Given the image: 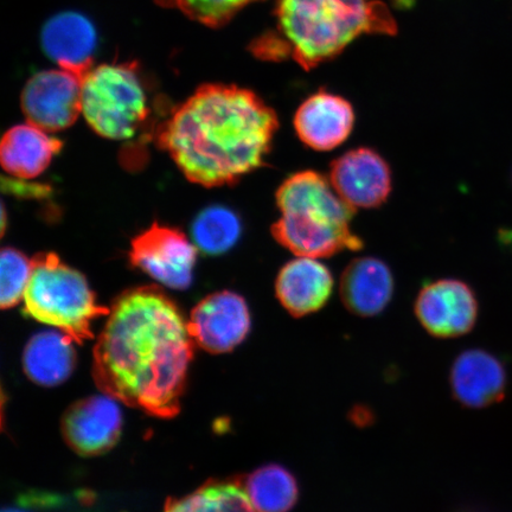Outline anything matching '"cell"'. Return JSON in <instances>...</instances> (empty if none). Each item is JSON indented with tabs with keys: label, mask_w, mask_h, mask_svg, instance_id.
Wrapping results in <instances>:
<instances>
[{
	"label": "cell",
	"mask_w": 512,
	"mask_h": 512,
	"mask_svg": "<svg viewBox=\"0 0 512 512\" xmlns=\"http://www.w3.org/2000/svg\"><path fill=\"white\" fill-rule=\"evenodd\" d=\"M194 354L177 305L157 286L121 294L94 348L98 387L127 406L158 418L179 412Z\"/></svg>",
	"instance_id": "6da1fadb"
},
{
	"label": "cell",
	"mask_w": 512,
	"mask_h": 512,
	"mask_svg": "<svg viewBox=\"0 0 512 512\" xmlns=\"http://www.w3.org/2000/svg\"><path fill=\"white\" fill-rule=\"evenodd\" d=\"M279 119L248 89L206 85L160 126L157 143L190 182L224 187L265 165Z\"/></svg>",
	"instance_id": "7a4b0ae2"
},
{
	"label": "cell",
	"mask_w": 512,
	"mask_h": 512,
	"mask_svg": "<svg viewBox=\"0 0 512 512\" xmlns=\"http://www.w3.org/2000/svg\"><path fill=\"white\" fill-rule=\"evenodd\" d=\"M275 203L280 216L272 226L273 238L296 256L324 259L364 246L351 226L356 210L318 171L288 176L275 192Z\"/></svg>",
	"instance_id": "3957f363"
},
{
	"label": "cell",
	"mask_w": 512,
	"mask_h": 512,
	"mask_svg": "<svg viewBox=\"0 0 512 512\" xmlns=\"http://www.w3.org/2000/svg\"><path fill=\"white\" fill-rule=\"evenodd\" d=\"M279 30L290 54L309 70L332 59L363 34H395L386 5L377 0H278Z\"/></svg>",
	"instance_id": "277c9868"
},
{
	"label": "cell",
	"mask_w": 512,
	"mask_h": 512,
	"mask_svg": "<svg viewBox=\"0 0 512 512\" xmlns=\"http://www.w3.org/2000/svg\"><path fill=\"white\" fill-rule=\"evenodd\" d=\"M31 261V278L23 299L28 316L54 326L74 342L93 338V320L110 315L111 310L96 302L83 274L63 264L54 253L38 254Z\"/></svg>",
	"instance_id": "5b68a950"
},
{
	"label": "cell",
	"mask_w": 512,
	"mask_h": 512,
	"mask_svg": "<svg viewBox=\"0 0 512 512\" xmlns=\"http://www.w3.org/2000/svg\"><path fill=\"white\" fill-rule=\"evenodd\" d=\"M82 115L99 136L128 140L149 115L142 81L132 64H101L82 78Z\"/></svg>",
	"instance_id": "8992f818"
},
{
	"label": "cell",
	"mask_w": 512,
	"mask_h": 512,
	"mask_svg": "<svg viewBox=\"0 0 512 512\" xmlns=\"http://www.w3.org/2000/svg\"><path fill=\"white\" fill-rule=\"evenodd\" d=\"M196 260V246L175 228L155 223L132 241V266L172 290H187L191 286Z\"/></svg>",
	"instance_id": "52a82bcc"
},
{
	"label": "cell",
	"mask_w": 512,
	"mask_h": 512,
	"mask_svg": "<svg viewBox=\"0 0 512 512\" xmlns=\"http://www.w3.org/2000/svg\"><path fill=\"white\" fill-rule=\"evenodd\" d=\"M82 78L66 69L44 70L25 85L21 105L29 124L48 133L67 130L82 114Z\"/></svg>",
	"instance_id": "ba28073f"
},
{
	"label": "cell",
	"mask_w": 512,
	"mask_h": 512,
	"mask_svg": "<svg viewBox=\"0 0 512 512\" xmlns=\"http://www.w3.org/2000/svg\"><path fill=\"white\" fill-rule=\"evenodd\" d=\"M329 181L352 209H376L393 191V172L386 159L370 147H357L332 160Z\"/></svg>",
	"instance_id": "9c48e42d"
},
{
	"label": "cell",
	"mask_w": 512,
	"mask_h": 512,
	"mask_svg": "<svg viewBox=\"0 0 512 512\" xmlns=\"http://www.w3.org/2000/svg\"><path fill=\"white\" fill-rule=\"evenodd\" d=\"M414 310L428 334L437 338H456L475 328L478 300L464 281L440 279L421 288Z\"/></svg>",
	"instance_id": "30bf717a"
},
{
	"label": "cell",
	"mask_w": 512,
	"mask_h": 512,
	"mask_svg": "<svg viewBox=\"0 0 512 512\" xmlns=\"http://www.w3.org/2000/svg\"><path fill=\"white\" fill-rule=\"evenodd\" d=\"M188 328L202 349L223 354L238 347L251 332V311L238 293L210 294L192 310Z\"/></svg>",
	"instance_id": "8fae6325"
},
{
	"label": "cell",
	"mask_w": 512,
	"mask_h": 512,
	"mask_svg": "<svg viewBox=\"0 0 512 512\" xmlns=\"http://www.w3.org/2000/svg\"><path fill=\"white\" fill-rule=\"evenodd\" d=\"M123 428V414L117 399L96 395L70 406L62 419L64 440L81 456L105 453L117 444Z\"/></svg>",
	"instance_id": "7c38bea8"
},
{
	"label": "cell",
	"mask_w": 512,
	"mask_h": 512,
	"mask_svg": "<svg viewBox=\"0 0 512 512\" xmlns=\"http://www.w3.org/2000/svg\"><path fill=\"white\" fill-rule=\"evenodd\" d=\"M355 123L356 114L350 102L325 91L309 96L293 119L300 142L317 152H329L347 142Z\"/></svg>",
	"instance_id": "4fadbf2b"
},
{
	"label": "cell",
	"mask_w": 512,
	"mask_h": 512,
	"mask_svg": "<svg viewBox=\"0 0 512 512\" xmlns=\"http://www.w3.org/2000/svg\"><path fill=\"white\" fill-rule=\"evenodd\" d=\"M450 384L454 399L467 408H486L504 399L508 374L491 352L470 349L453 362Z\"/></svg>",
	"instance_id": "5bb4252c"
},
{
	"label": "cell",
	"mask_w": 512,
	"mask_h": 512,
	"mask_svg": "<svg viewBox=\"0 0 512 512\" xmlns=\"http://www.w3.org/2000/svg\"><path fill=\"white\" fill-rule=\"evenodd\" d=\"M335 280L319 259L297 256L288 261L275 279V296L294 318H303L328 304Z\"/></svg>",
	"instance_id": "9a60e30c"
},
{
	"label": "cell",
	"mask_w": 512,
	"mask_h": 512,
	"mask_svg": "<svg viewBox=\"0 0 512 512\" xmlns=\"http://www.w3.org/2000/svg\"><path fill=\"white\" fill-rule=\"evenodd\" d=\"M394 275L390 267L375 256H363L345 268L339 292L348 311L356 316H379L392 302Z\"/></svg>",
	"instance_id": "2e32d148"
},
{
	"label": "cell",
	"mask_w": 512,
	"mask_h": 512,
	"mask_svg": "<svg viewBox=\"0 0 512 512\" xmlns=\"http://www.w3.org/2000/svg\"><path fill=\"white\" fill-rule=\"evenodd\" d=\"M42 46L57 66L83 78L93 68L96 31L78 12H62L44 25Z\"/></svg>",
	"instance_id": "e0dca14e"
},
{
	"label": "cell",
	"mask_w": 512,
	"mask_h": 512,
	"mask_svg": "<svg viewBox=\"0 0 512 512\" xmlns=\"http://www.w3.org/2000/svg\"><path fill=\"white\" fill-rule=\"evenodd\" d=\"M62 142L31 124L17 125L4 134L0 160L9 175L19 179L41 176L62 149Z\"/></svg>",
	"instance_id": "ac0fdd59"
},
{
	"label": "cell",
	"mask_w": 512,
	"mask_h": 512,
	"mask_svg": "<svg viewBox=\"0 0 512 512\" xmlns=\"http://www.w3.org/2000/svg\"><path fill=\"white\" fill-rule=\"evenodd\" d=\"M73 339L62 331H43L24 349L23 368L29 380L42 387H56L73 374L76 354Z\"/></svg>",
	"instance_id": "d6986e66"
},
{
	"label": "cell",
	"mask_w": 512,
	"mask_h": 512,
	"mask_svg": "<svg viewBox=\"0 0 512 512\" xmlns=\"http://www.w3.org/2000/svg\"><path fill=\"white\" fill-rule=\"evenodd\" d=\"M247 495L260 512H288L299 499V485L286 467L271 464L255 470L246 479Z\"/></svg>",
	"instance_id": "ffe728a7"
},
{
	"label": "cell",
	"mask_w": 512,
	"mask_h": 512,
	"mask_svg": "<svg viewBox=\"0 0 512 512\" xmlns=\"http://www.w3.org/2000/svg\"><path fill=\"white\" fill-rule=\"evenodd\" d=\"M164 512H260L240 480L209 482L183 498L171 499Z\"/></svg>",
	"instance_id": "44dd1931"
},
{
	"label": "cell",
	"mask_w": 512,
	"mask_h": 512,
	"mask_svg": "<svg viewBox=\"0 0 512 512\" xmlns=\"http://www.w3.org/2000/svg\"><path fill=\"white\" fill-rule=\"evenodd\" d=\"M242 224L233 210L221 206L201 211L192 223L195 246L208 255H220L232 249L241 238Z\"/></svg>",
	"instance_id": "7402d4cb"
},
{
	"label": "cell",
	"mask_w": 512,
	"mask_h": 512,
	"mask_svg": "<svg viewBox=\"0 0 512 512\" xmlns=\"http://www.w3.org/2000/svg\"><path fill=\"white\" fill-rule=\"evenodd\" d=\"M32 272V261L12 247L3 248L0 255V305L12 309L27 292Z\"/></svg>",
	"instance_id": "603a6c76"
},
{
	"label": "cell",
	"mask_w": 512,
	"mask_h": 512,
	"mask_svg": "<svg viewBox=\"0 0 512 512\" xmlns=\"http://www.w3.org/2000/svg\"><path fill=\"white\" fill-rule=\"evenodd\" d=\"M164 8L183 12L194 21L217 28L226 24L248 4L258 0H156Z\"/></svg>",
	"instance_id": "cb8c5ba5"
},
{
	"label": "cell",
	"mask_w": 512,
	"mask_h": 512,
	"mask_svg": "<svg viewBox=\"0 0 512 512\" xmlns=\"http://www.w3.org/2000/svg\"><path fill=\"white\" fill-rule=\"evenodd\" d=\"M2 512H31V511H29L28 509H24V508L11 507V508L4 509Z\"/></svg>",
	"instance_id": "d4e9b609"
},
{
	"label": "cell",
	"mask_w": 512,
	"mask_h": 512,
	"mask_svg": "<svg viewBox=\"0 0 512 512\" xmlns=\"http://www.w3.org/2000/svg\"><path fill=\"white\" fill-rule=\"evenodd\" d=\"M398 2H399L400 4L408 5V4H409V2H412V0H398Z\"/></svg>",
	"instance_id": "484cf974"
}]
</instances>
